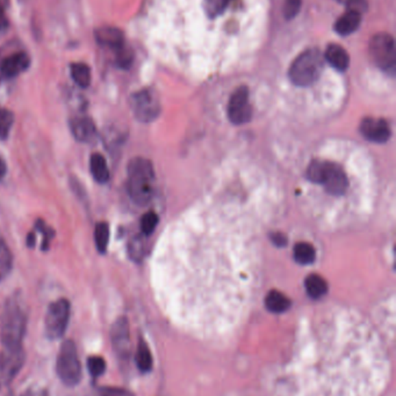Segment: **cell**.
Masks as SVG:
<instances>
[{
  "mask_svg": "<svg viewBox=\"0 0 396 396\" xmlns=\"http://www.w3.org/2000/svg\"><path fill=\"white\" fill-rule=\"evenodd\" d=\"M128 252L134 261H141L145 255V241L140 237L134 238L128 245Z\"/></svg>",
  "mask_w": 396,
  "mask_h": 396,
  "instance_id": "obj_33",
  "label": "cell"
},
{
  "mask_svg": "<svg viewBox=\"0 0 396 396\" xmlns=\"http://www.w3.org/2000/svg\"><path fill=\"white\" fill-rule=\"evenodd\" d=\"M90 170L95 181L103 185L110 180V170L106 163V159L100 153H93L90 158Z\"/></svg>",
  "mask_w": 396,
  "mask_h": 396,
  "instance_id": "obj_18",
  "label": "cell"
},
{
  "mask_svg": "<svg viewBox=\"0 0 396 396\" xmlns=\"http://www.w3.org/2000/svg\"><path fill=\"white\" fill-rule=\"evenodd\" d=\"M362 23V14L358 12L347 11L335 23V31L342 36L352 34L358 29Z\"/></svg>",
  "mask_w": 396,
  "mask_h": 396,
  "instance_id": "obj_17",
  "label": "cell"
},
{
  "mask_svg": "<svg viewBox=\"0 0 396 396\" xmlns=\"http://www.w3.org/2000/svg\"><path fill=\"white\" fill-rule=\"evenodd\" d=\"M103 140H105V144H106L107 150L116 151L119 146L123 142V137H122V133L116 131L114 128L107 129Z\"/></svg>",
  "mask_w": 396,
  "mask_h": 396,
  "instance_id": "obj_28",
  "label": "cell"
},
{
  "mask_svg": "<svg viewBox=\"0 0 396 396\" xmlns=\"http://www.w3.org/2000/svg\"><path fill=\"white\" fill-rule=\"evenodd\" d=\"M251 116L252 108L249 103L248 87H238L229 100V120L235 124H244L251 120Z\"/></svg>",
  "mask_w": 396,
  "mask_h": 396,
  "instance_id": "obj_10",
  "label": "cell"
},
{
  "mask_svg": "<svg viewBox=\"0 0 396 396\" xmlns=\"http://www.w3.org/2000/svg\"><path fill=\"white\" fill-rule=\"evenodd\" d=\"M324 66V56L317 48L306 50L292 63L290 78L297 86H310L320 78Z\"/></svg>",
  "mask_w": 396,
  "mask_h": 396,
  "instance_id": "obj_4",
  "label": "cell"
},
{
  "mask_svg": "<svg viewBox=\"0 0 396 396\" xmlns=\"http://www.w3.org/2000/svg\"><path fill=\"white\" fill-rule=\"evenodd\" d=\"M35 228H36L38 233H41L43 235L42 250H48L49 249L50 240L55 237V232H53V228L47 226L42 219H38L36 224H35Z\"/></svg>",
  "mask_w": 396,
  "mask_h": 396,
  "instance_id": "obj_32",
  "label": "cell"
},
{
  "mask_svg": "<svg viewBox=\"0 0 396 396\" xmlns=\"http://www.w3.org/2000/svg\"><path fill=\"white\" fill-rule=\"evenodd\" d=\"M95 396H134L129 391L113 387H101L95 393Z\"/></svg>",
  "mask_w": 396,
  "mask_h": 396,
  "instance_id": "obj_36",
  "label": "cell"
},
{
  "mask_svg": "<svg viewBox=\"0 0 396 396\" xmlns=\"http://www.w3.org/2000/svg\"><path fill=\"white\" fill-rule=\"evenodd\" d=\"M27 327V314L16 299H10L5 306L0 325V340L5 347L21 345Z\"/></svg>",
  "mask_w": 396,
  "mask_h": 396,
  "instance_id": "obj_2",
  "label": "cell"
},
{
  "mask_svg": "<svg viewBox=\"0 0 396 396\" xmlns=\"http://www.w3.org/2000/svg\"><path fill=\"white\" fill-rule=\"evenodd\" d=\"M71 77H73V81L82 87V88H86L90 86L91 83V70L88 65L84 63H75L71 65Z\"/></svg>",
  "mask_w": 396,
  "mask_h": 396,
  "instance_id": "obj_22",
  "label": "cell"
},
{
  "mask_svg": "<svg viewBox=\"0 0 396 396\" xmlns=\"http://www.w3.org/2000/svg\"><path fill=\"white\" fill-rule=\"evenodd\" d=\"M129 103L135 117L143 123L153 122L160 115V100L156 93L150 88L134 93L130 96Z\"/></svg>",
  "mask_w": 396,
  "mask_h": 396,
  "instance_id": "obj_8",
  "label": "cell"
},
{
  "mask_svg": "<svg viewBox=\"0 0 396 396\" xmlns=\"http://www.w3.org/2000/svg\"><path fill=\"white\" fill-rule=\"evenodd\" d=\"M265 306L272 313H282L290 307V300L279 291H271L265 298Z\"/></svg>",
  "mask_w": 396,
  "mask_h": 396,
  "instance_id": "obj_19",
  "label": "cell"
},
{
  "mask_svg": "<svg viewBox=\"0 0 396 396\" xmlns=\"http://www.w3.org/2000/svg\"><path fill=\"white\" fill-rule=\"evenodd\" d=\"M323 56L324 60L337 71H345L350 64V57L347 55V50L338 44H330L327 47Z\"/></svg>",
  "mask_w": 396,
  "mask_h": 396,
  "instance_id": "obj_16",
  "label": "cell"
},
{
  "mask_svg": "<svg viewBox=\"0 0 396 396\" xmlns=\"http://www.w3.org/2000/svg\"><path fill=\"white\" fill-rule=\"evenodd\" d=\"M294 259L297 263L308 265L317 259V252L310 243L299 242L294 248Z\"/></svg>",
  "mask_w": 396,
  "mask_h": 396,
  "instance_id": "obj_21",
  "label": "cell"
},
{
  "mask_svg": "<svg viewBox=\"0 0 396 396\" xmlns=\"http://www.w3.org/2000/svg\"><path fill=\"white\" fill-rule=\"evenodd\" d=\"M360 131L366 140L373 143H386L391 138V128L385 120L381 118H365L360 125Z\"/></svg>",
  "mask_w": 396,
  "mask_h": 396,
  "instance_id": "obj_13",
  "label": "cell"
},
{
  "mask_svg": "<svg viewBox=\"0 0 396 396\" xmlns=\"http://www.w3.org/2000/svg\"><path fill=\"white\" fill-rule=\"evenodd\" d=\"M127 192L130 200L138 205L148 204L153 195L155 172L153 163L141 157L132 159L127 167Z\"/></svg>",
  "mask_w": 396,
  "mask_h": 396,
  "instance_id": "obj_1",
  "label": "cell"
},
{
  "mask_svg": "<svg viewBox=\"0 0 396 396\" xmlns=\"http://www.w3.org/2000/svg\"><path fill=\"white\" fill-rule=\"evenodd\" d=\"M26 359L21 345L16 347H5L0 354V386H6L19 373Z\"/></svg>",
  "mask_w": 396,
  "mask_h": 396,
  "instance_id": "obj_9",
  "label": "cell"
},
{
  "mask_svg": "<svg viewBox=\"0 0 396 396\" xmlns=\"http://www.w3.org/2000/svg\"><path fill=\"white\" fill-rule=\"evenodd\" d=\"M58 377L65 385L75 386L82 379V365L73 341H65L62 344L56 362Z\"/></svg>",
  "mask_w": 396,
  "mask_h": 396,
  "instance_id": "obj_5",
  "label": "cell"
},
{
  "mask_svg": "<svg viewBox=\"0 0 396 396\" xmlns=\"http://www.w3.org/2000/svg\"><path fill=\"white\" fill-rule=\"evenodd\" d=\"M336 1L345 5L347 11L358 12L359 14H362L367 10V1L366 0H336Z\"/></svg>",
  "mask_w": 396,
  "mask_h": 396,
  "instance_id": "obj_35",
  "label": "cell"
},
{
  "mask_svg": "<svg viewBox=\"0 0 396 396\" xmlns=\"http://www.w3.org/2000/svg\"><path fill=\"white\" fill-rule=\"evenodd\" d=\"M310 181L323 185L327 193L338 196L343 195L349 187L347 175L337 163L314 160L307 170Z\"/></svg>",
  "mask_w": 396,
  "mask_h": 396,
  "instance_id": "obj_3",
  "label": "cell"
},
{
  "mask_svg": "<svg viewBox=\"0 0 396 396\" xmlns=\"http://www.w3.org/2000/svg\"><path fill=\"white\" fill-rule=\"evenodd\" d=\"M112 344L120 358H126L129 354V325L126 317H119L112 327Z\"/></svg>",
  "mask_w": 396,
  "mask_h": 396,
  "instance_id": "obj_12",
  "label": "cell"
},
{
  "mask_svg": "<svg viewBox=\"0 0 396 396\" xmlns=\"http://www.w3.org/2000/svg\"><path fill=\"white\" fill-rule=\"evenodd\" d=\"M158 224V215L153 211L145 213L141 219V230L143 235H150L153 230H156Z\"/></svg>",
  "mask_w": 396,
  "mask_h": 396,
  "instance_id": "obj_30",
  "label": "cell"
},
{
  "mask_svg": "<svg viewBox=\"0 0 396 396\" xmlns=\"http://www.w3.org/2000/svg\"><path fill=\"white\" fill-rule=\"evenodd\" d=\"M35 245H36V235H35L34 232H31L27 237V246L29 248H34Z\"/></svg>",
  "mask_w": 396,
  "mask_h": 396,
  "instance_id": "obj_38",
  "label": "cell"
},
{
  "mask_svg": "<svg viewBox=\"0 0 396 396\" xmlns=\"http://www.w3.org/2000/svg\"><path fill=\"white\" fill-rule=\"evenodd\" d=\"M23 396H47V393L41 389H33V391H27Z\"/></svg>",
  "mask_w": 396,
  "mask_h": 396,
  "instance_id": "obj_39",
  "label": "cell"
},
{
  "mask_svg": "<svg viewBox=\"0 0 396 396\" xmlns=\"http://www.w3.org/2000/svg\"><path fill=\"white\" fill-rule=\"evenodd\" d=\"M95 247L99 253H106L108 242H110V226L106 222H100L95 225Z\"/></svg>",
  "mask_w": 396,
  "mask_h": 396,
  "instance_id": "obj_23",
  "label": "cell"
},
{
  "mask_svg": "<svg viewBox=\"0 0 396 396\" xmlns=\"http://www.w3.org/2000/svg\"><path fill=\"white\" fill-rule=\"evenodd\" d=\"M302 0H286L284 5V16L286 19L290 20L297 16L301 8Z\"/></svg>",
  "mask_w": 396,
  "mask_h": 396,
  "instance_id": "obj_34",
  "label": "cell"
},
{
  "mask_svg": "<svg viewBox=\"0 0 396 396\" xmlns=\"http://www.w3.org/2000/svg\"><path fill=\"white\" fill-rule=\"evenodd\" d=\"M12 267H13V256L11 250L0 235V280L11 272Z\"/></svg>",
  "mask_w": 396,
  "mask_h": 396,
  "instance_id": "obj_25",
  "label": "cell"
},
{
  "mask_svg": "<svg viewBox=\"0 0 396 396\" xmlns=\"http://www.w3.org/2000/svg\"><path fill=\"white\" fill-rule=\"evenodd\" d=\"M306 290L309 297L320 299L327 292V284L320 275H310L306 278Z\"/></svg>",
  "mask_w": 396,
  "mask_h": 396,
  "instance_id": "obj_20",
  "label": "cell"
},
{
  "mask_svg": "<svg viewBox=\"0 0 396 396\" xmlns=\"http://www.w3.org/2000/svg\"><path fill=\"white\" fill-rule=\"evenodd\" d=\"M88 369L92 377H100L106 370L105 359L98 357V356H92L88 360Z\"/></svg>",
  "mask_w": 396,
  "mask_h": 396,
  "instance_id": "obj_31",
  "label": "cell"
},
{
  "mask_svg": "<svg viewBox=\"0 0 396 396\" xmlns=\"http://www.w3.org/2000/svg\"><path fill=\"white\" fill-rule=\"evenodd\" d=\"M14 123V115L11 110L0 108V140H6Z\"/></svg>",
  "mask_w": 396,
  "mask_h": 396,
  "instance_id": "obj_26",
  "label": "cell"
},
{
  "mask_svg": "<svg viewBox=\"0 0 396 396\" xmlns=\"http://www.w3.org/2000/svg\"><path fill=\"white\" fill-rule=\"evenodd\" d=\"M69 127L75 140L79 143H93L98 138L95 122L86 115H77L70 118Z\"/></svg>",
  "mask_w": 396,
  "mask_h": 396,
  "instance_id": "obj_11",
  "label": "cell"
},
{
  "mask_svg": "<svg viewBox=\"0 0 396 396\" xmlns=\"http://www.w3.org/2000/svg\"><path fill=\"white\" fill-rule=\"evenodd\" d=\"M8 173V165L5 163L3 159H0V180L4 179L5 175Z\"/></svg>",
  "mask_w": 396,
  "mask_h": 396,
  "instance_id": "obj_41",
  "label": "cell"
},
{
  "mask_svg": "<svg viewBox=\"0 0 396 396\" xmlns=\"http://www.w3.org/2000/svg\"><path fill=\"white\" fill-rule=\"evenodd\" d=\"M272 239H273V242H275L277 246H286V237L284 234L275 233L272 235Z\"/></svg>",
  "mask_w": 396,
  "mask_h": 396,
  "instance_id": "obj_37",
  "label": "cell"
},
{
  "mask_svg": "<svg viewBox=\"0 0 396 396\" xmlns=\"http://www.w3.org/2000/svg\"><path fill=\"white\" fill-rule=\"evenodd\" d=\"M229 3L230 0H205V10L210 18H215L225 11Z\"/></svg>",
  "mask_w": 396,
  "mask_h": 396,
  "instance_id": "obj_29",
  "label": "cell"
},
{
  "mask_svg": "<svg viewBox=\"0 0 396 396\" xmlns=\"http://www.w3.org/2000/svg\"><path fill=\"white\" fill-rule=\"evenodd\" d=\"M8 19H6V16L4 14L3 10L0 8V29H5L8 28Z\"/></svg>",
  "mask_w": 396,
  "mask_h": 396,
  "instance_id": "obj_40",
  "label": "cell"
},
{
  "mask_svg": "<svg viewBox=\"0 0 396 396\" xmlns=\"http://www.w3.org/2000/svg\"><path fill=\"white\" fill-rule=\"evenodd\" d=\"M370 53L374 63L385 72L394 73L396 68L395 43L392 35H374L370 43Z\"/></svg>",
  "mask_w": 396,
  "mask_h": 396,
  "instance_id": "obj_6",
  "label": "cell"
},
{
  "mask_svg": "<svg viewBox=\"0 0 396 396\" xmlns=\"http://www.w3.org/2000/svg\"><path fill=\"white\" fill-rule=\"evenodd\" d=\"M133 61L134 53L129 48L123 46L119 48L118 50H115V63L119 68H129L133 64Z\"/></svg>",
  "mask_w": 396,
  "mask_h": 396,
  "instance_id": "obj_27",
  "label": "cell"
},
{
  "mask_svg": "<svg viewBox=\"0 0 396 396\" xmlns=\"http://www.w3.org/2000/svg\"><path fill=\"white\" fill-rule=\"evenodd\" d=\"M70 302L66 299H60L51 302L46 314L47 335L51 340H58L64 335L70 319Z\"/></svg>",
  "mask_w": 396,
  "mask_h": 396,
  "instance_id": "obj_7",
  "label": "cell"
},
{
  "mask_svg": "<svg viewBox=\"0 0 396 396\" xmlns=\"http://www.w3.org/2000/svg\"><path fill=\"white\" fill-rule=\"evenodd\" d=\"M95 40L103 47L118 50L125 46V38L118 28L114 27H103L95 31Z\"/></svg>",
  "mask_w": 396,
  "mask_h": 396,
  "instance_id": "obj_15",
  "label": "cell"
},
{
  "mask_svg": "<svg viewBox=\"0 0 396 396\" xmlns=\"http://www.w3.org/2000/svg\"><path fill=\"white\" fill-rule=\"evenodd\" d=\"M29 64H31V60L28 55L25 53H14L5 58L0 66V71H1V75L6 78H14V77L19 76L20 73L26 71L27 68H29Z\"/></svg>",
  "mask_w": 396,
  "mask_h": 396,
  "instance_id": "obj_14",
  "label": "cell"
},
{
  "mask_svg": "<svg viewBox=\"0 0 396 396\" xmlns=\"http://www.w3.org/2000/svg\"><path fill=\"white\" fill-rule=\"evenodd\" d=\"M136 364L141 372H149L153 367V356L145 341H140L136 351Z\"/></svg>",
  "mask_w": 396,
  "mask_h": 396,
  "instance_id": "obj_24",
  "label": "cell"
}]
</instances>
